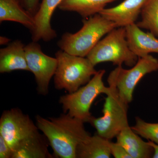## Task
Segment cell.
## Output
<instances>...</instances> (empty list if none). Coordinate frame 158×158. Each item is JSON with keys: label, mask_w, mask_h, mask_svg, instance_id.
<instances>
[{"label": "cell", "mask_w": 158, "mask_h": 158, "mask_svg": "<svg viewBox=\"0 0 158 158\" xmlns=\"http://www.w3.org/2000/svg\"><path fill=\"white\" fill-rule=\"evenodd\" d=\"M36 125L48 139L54 156L76 158L77 148L90 136L84 122L66 113L46 118L37 115Z\"/></svg>", "instance_id": "cell-1"}, {"label": "cell", "mask_w": 158, "mask_h": 158, "mask_svg": "<svg viewBox=\"0 0 158 158\" xmlns=\"http://www.w3.org/2000/svg\"><path fill=\"white\" fill-rule=\"evenodd\" d=\"M86 19L78 32L62 35L58 42L62 50L78 56L87 57L102 37L117 28L114 23L99 14Z\"/></svg>", "instance_id": "cell-2"}, {"label": "cell", "mask_w": 158, "mask_h": 158, "mask_svg": "<svg viewBox=\"0 0 158 158\" xmlns=\"http://www.w3.org/2000/svg\"><path fill=\"white\" fill-rule=\"evenodd\" d=\"M107 82L110 91L105 98L103 115L98 118L92 116L89 123L95 128L98 135L110 141L130 126L127 118L128 105L120 98L115 80L110 74Z\"/></svg>", "instance_id": "cell-3"}, {"label": "cell", "mask_w": 158, "mask_h": 158, "mask_svg": "<svg viewBox=\"0 0 158 158\" xmlns=\"http://www.w3.org/2000/svg\"><path fill=\"white\" fill-rule=\"evenodd\" d=\"M56 58L58 64L54 85L57 90L73 93L87 84L97 72L87 57L71 55L61 50L56 53Z\"/></svg>", "instance_id": "cell-4"}, {"label": "cell", "mask_w": 158, "mask_h": 158, "mask_svg": "<svg viewBox=\"0 0 158 158\" xmlns=\"http://www.w3.org/2000/svg\"><path fill=\"white\" fill-rule=\"evenodd\" d=\"M86 57L94 66L102 62H111L117 66L124 63L132 67L138 59L129 46L125 27L116 28L109 32Z\"/></svg>", "instance_id": "cell-5"}, {"label": "cell", "mask_w": 158, "mask_h": 158, "mask_svg": "<svg viewBox=\"0 0 158 158\" xmlns=\"http://www.w3.org/2000/svg\"><path fill=\"white\" fill-rule=\"evenodd\" d=\"M105 73L104 69L98 71L83 87L73 93L61 96L59 102L62 105L64 113L84 123H89L92 116L90 109L94 100L99 94L106 95L110 91L109 86L106 87L103 81Z\"/></svg>", "instance_id": "cell-6"}, {"label": "cell", "mask_w": 158, "mask_h": 158, "mask_svg": "<svg viewBox=\"0 0 158 158\" xmlns=\"http://www.w3.org/2000/svg\"><path fill=\"white\" fill-rule=\"evenodd\" d=\"M158 70V59L149 54L138 58L135 65L130 69L118 66L110 74L115 80L120 98L128 105L133 100V93L138 82L147 74Z\"/></svg>", "instance_id": "cell-7"}, {"label": "cell", "mask_w": 158, "mask_h": 158, "mask_svg": "<svg viewBox=\"0 0 158 158\" xmlns=\"http://www.w3.org/2000/svg\"><path fill=\"white\" fill-rule=\"evenodd\" d=\"M39 130L30 116L19 108L4 111L0 118V135L12 151L20 141Z\"/></svg>", "instance_id": "cell-8"}, {"label": "cell", "mask_w": 158, "mask_h": 158, "mask_svg": "<svg viewBox=\"0 0 158 158\" xmlns=\"http://www.w3.org/2000/svg\"><path fill=\"white\" fill-rule=\"evenodd\" d=\"M25 50L29 71L35 76L37 91L41 95H47L50 82L56 70L57 59L44 53L40 46L35 41L25 46Z\"/></svg>", "instance_id": "cell-9"}, {"label": "cell", "mask_w": 158, "mask_h": 158, "mask_svg": "<svg viewBox=\"0 0 158 158\" xmlns=\"http://www.w3.org/2000/svg\"><path fill=\"white\" fill-rule=\"evenodd\" d=\"M146 0H124L118 6L100 11L105 18L114 23L117 27H126L135 23Z\"/></svg>", "instance_id": "cell-10"}, {"label": "cell", "mask_w": 158, "mask_h": 158, "mask_svg": "<svg viewBox=\"0 0 158 158\" xmlns=\"http://www.w3.org/2000/svg\"><path fill=\"white\" fill-rule=\"evenodd\" d=\"M63 0H42L39 9L34 16L35 27L32 32L33 41L43 40L48 41L56 36V33L51 26L52 16L57 7Z\"/></svg>", "instance_id": "cell-11"}, {"label": "cell", "mask_w": 158, "mask_h": 158, "mask_svg": "<svg viewBox=\"0 0 158 158\" xmlns=\"http://www.w3.org/2000/svg\"><path fill=\"white\" fill-rule=\"evenodd\" d=\"M125 28L129 46L138 58L151 53H158V38L152 33L142 31L136 23Z\"/></svg>", "instance_id": "cell-12"}, {"label": "cell", "mask_w": 158, "mask_h": 158, "mask_svg": "<svg viewBox=\"0 0 158 158\" xmlns=\"http://www.w3.org/2000/svg\"><path fill=\"white\" fill-rule=\"evenodd\" d=\"M49 142L39 132L20 141L12 150L11 158H52Z\"/></svg>", "instance_id": "cell-13"}, {"label": "cell", "mask_w": 158, "mask_h": 158, "mask_svg": "<svg viewBox=\"0 0 158 158\" xmlns=\"http://www.w3.org/2000/svg\"><path fill=\"white\" fill-rule=\"evenodd\" d=\"M17 70L29 71L24 45L19 40L0 50V73Z\"/></svg>", "instance_id": "cell-14"}, {"label": "cell", "mask_w": 158, "mask_h": 158, "mask_svg": "<svg viewBox=\"0 0 158 158\" xmlns=\"http://www.w3.org/2000/svg\"><path fill=\"white\" fill-rule=\"evenodd\" d=\"M116 138V142L124 148L131 158H152V148L130 127L123 130Z\"/></svg>", "instance_id": "cell-15"}, {"label": "cell", "mask_w": 158, "mask_h": 158, "mask_svg": "<svg viewBox=\"0 0 158 158\" xmlns=\"http://www.w3.org/2000/svg\"><path fill=\"white\" fill-rule=\"evenodd\" d=\"M10 21L21 24L32 31L35 27L34 15L16 0H0V22Z\"/></svg>", "instance_id": "cell-16"}, {"label": "cell", "mask_w": 158, "mask_h": 158, "mask_svg": "<svg viewBox=\"0 0 158 158\" xmlns=\"http://www.w3.org/2000/svg\"><path fill=\"white\" fill-rule=\"evenodd\" d=\"M110 140L97 135L89 137L77 148L76 158H109Z\"/></svg>", "instance_id": "cell-17"}, {"label": "cell", "mask_w": 158, "mask_h": 158, "mask_svg": "<svg viewBox=\"0 0 158 158\" xmlns=\"http://www.w3.org/2000/svg\"><path fill=\"white\" fill-rule=\"evenodd\" d=\"M116 0H63L59 8L63 11H74L84 18L98 14L108 3Z\"/></svg>", "instance_id": "cell-18"}, {"label": "cell", "mask_w": 158, "mask_h": 158, "mask_svg": "<svg viewBox=\"0 0 158 158\" xmlns=\"http://www.w3.org/2000/svg\"><path fill=\"white\" fill-rule=\"evenodd\" d=\"M141 20L136 23L158 38V0H146L141 9Z\"/></svg>", "instance_id": "cell-19"}, {"label": "cell", "mask_w": 158, "mask_h": 158, "mask_svg": "<svg viewBox=\"0 0 158 158\" xmlns=\"http://www.w3.org/2000/svg\"><path fill=\"white\" fill-rule=\"evenodd\" d=\"M135 124L132 129L138 135L148 141L158 144V123L146 122L140 117H136Z\"/></svg>", "instance_id": "cell-20"}, {"label": "cell", "mask_w": 158, "mask_h": 158, "mask_svg": "<svg viewBox=\"0 0 158 158\" xmlns=\"http://www.w3.org/2000/svg\"><path fill=\"white\" fill-rule=\"evenodd\" d=\"M111 155L115 158H131L124 148L117 142L110 141Z\"/></svg>", "instance_id": "cell-21"}, {"label": "cell", "mask_w": 158, "mask_h": 158, "mask_svg": "<svg viewBox=\"0 0 158 158\" xmlns=\"http://www.w3.org/2000/svg\"><path fill=\"white\" fill-rule=\"evenodd\" d=\"M39 2L40 0H22L23 8L34 16L39 9Z\"/></svg>", "instance_id": "cell-22"}, {"label": "cell", "mask_w": 158, "mask_h": 158, "mask_svg": "<svg viewBox=\"0 0 158 158\" xmlns=\"http://www.w3.org/2000/svg\"><path fill=\"white\" fill-rule=\"evenodd\" d=\"M12 151L4 138L0 135V158H11Z\"/></svg>", "instance_id": "cell-23"}, {"label": "cell", "mask_w": 158, "mask_h": 158, "mask_svg": "<svg viewBox=\"0 0 158 158\" xmlns=\"http://www.w3.org/2000/svg\"><path fill=\"white\" fill-rule=\"evenodd\" d=\"M148 142L153 149V155L152 158H158V144L150 141H148Z\"/></svg>", "instance_id": "cell-24"}, {"label": "cell", "mask_w": 158, "mask_h": 158, "mask_svg": "<svg viewBox=\"0 0 158 158\" xmlns=\"http://www.w3.org/2000/svg\"><path fill=\"white\" fill-rule=\"evenodd\" d=\"M10 39H9V38L6 37L1 36V37H0V43H1V44H2V45L8 43H9V41H10Z\"/></svg>", "instance_id": "cell-25"}, {"label": "cell", "mask_w": 158, "mask_h": 158, "mask_svg": "<svg viewBox=\"0 0 158 158\" xmlns=\"http://www.w3.org/2000/svg\"><path fill=\"white\" fill-rule=\"evenodd\" d=\"M16 1H18V2H20V0H16Z\"/></svg>", "instance_id": "cell-26"}]
</instances>
